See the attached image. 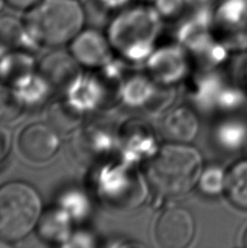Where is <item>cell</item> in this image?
<instances>
[{
    "label": "cell",
    "mask_w": 247,
    "mask_h": 248,
    "mask_svg": "<svg viewBox=\"0 0 247 248\" xmlns=\"http://www.w3.org/2000/svg\"><path fill=\"white\" fill-rule=\"evenodd\" d=\"M202 160L198 150L187 144L165 145L148 165L147 178L153 188L162 196L178 197L198 183Z\"/></svg>",
    "instance_id": "1"
},
{
    "label": "cell",
    "mask_w": 247,
    "mask_h": 248,
    "mask_svg": "<svg viewBox=\"0 0 247 248\" xmlns=\"http://www.w3.org/2000/svg\"><path fill=\"white\" fill-rule=\"evenodd\" d=\"M85 10L78 0H42L26 11V31L44 45L72 42L83 31Z\"/></svg>",
    "instance_id": "2"
},
{
    "label": "cell",
    "mask_w": 247,
    "mask_h": 248,
    "mask_svg": "<svg viewBox=\"0 0 247 248\" xmlns=\"http://www.w3.org/2000/svg\"><path fill=\"white\" fill-rule=\"evenodd\" d=\"M42 208L32 185L15 181L0 186V241L15 243L28 236L41 220Z\"/></svg>",
    "instance_id": "3"
},
{
    "label": "cell",
    "mask_w": 247,
    "mask_h": 248,
    "mask_svg": "<svg viewBox=\"0 0 247 248\" xmlns=\"http://www.w3.org/2000/svg\"><path fill=\"white\" fill-rule=\"evenodd\" d=\"M195 222L189 211L183 208H170L158 218L154 235L164 248H184L192 242Z\"/></svg>",
    "instance_id": "4"
},
{
    "label": "cell",
    "mask_w": 247,
    "mask_h": 248,
    "mask_svg": "<svg viewBox=\"0 0 247 248\" xmlns=\"http://www.w3.org/2000/svg\"><path fill=\"white\" fill-rule=\"evenodd\" d=\"M19 149L29 161L43 163L55 156L60 147L58 131L50 124L34 123L26 126L19 136Z\"/></svg>",
    "instance_id": "5"
},
{
    "label": "cell",
    "mask_w": 247,
    "mask_h": 248,
    "mask_svg": "<svg viewBox=\"0 0 247 248\" xmlns=\"http://www.w3.org/2000/svg\"><path fill=\"white\" fill-rule=\"evenodd\" d=\"M218 25L231 46L247 47V0H223L217 11Z\"/></svg>",
    "instance_id": "6"
},
{
    "label": "cell",
    "mask_w": 247,
    "mask_h": 248,
    "mask_svg": "<svg viewBox=\"0 0 247 248\" xmlns=\"http://www.w3.org/2000/svg\"><path fill=\"white\" fill-rule=\"evenodd\" d=\"M71 48L74 58L87 66H98L110 58L109 43L95 30L82 31L72 41Z\"/></svg>",
    "instance_id": "7"
},
{
    "label": "cell",
    "mask_w": 247,
    "mask_h": 248,
    "mask_svg": "<svg viewBox=\"0 0 247 248\" xmlns=\"http://www.w3.org/2000/svg\"><path fill=\"white\" fill-rule=\"evenodd\" d=\"M41 71L47 83L61 88L71 86L80 73L77 60L61 51L46 56L41 63Z\"/></svg>",
    "instance_id": "8"
},
{
    "label": "cell",
    "mask_w": 247,
    "mask_h": 248,
    "mask_svg": "<svg viewBox=\"0 0 247 248\" xmlns=\"http://www.w3.org/2000/svg\"><path fill=\"white\" fill-rule=\"evenodd\" d=\"M198 120L192 110L181 107L171 111L161 125L162 136L171 143L187 144L198 133Z\"/></svg>",
    "instance_id": "9"
},
{
    "label": "cell",
    "mask_w": 247,
    "mask_h": 248,
    "mask_svg": "<svg viewBox=\"0 0 247 248\" xmlns=\"http://www.w3.org/2000/svg\"><path fill=\"white\" fill-rule=\"evenodd\" d=\"M224 189L235 206L247 209V160L235 163L226 175Z\"/></svg>",
    "instance_id": "10"
},
{
    "label": "cell",
    "mask_w": 247,
    "mask_h": 248,
    "mask_svg": "<svg viewBox=\"0 0 247 248\" xmlns=\"http://www.w3.org/2000/svg\"><path fill=\"white\" fill-rule=\"evenodd\" d=\"M37 225L44 241L49 243L65 242L70 235V221L64 212L55 211L46 216L42 215Z\"/></svg>",
    "instance_id": "11"
},
{
    "label": "cell",
    "mask_w": 247,
    "mask_h": 248,
    "mask_svg": "<svg viewBox=\"0 0 247 248\" xmlns=\"http://www.w3.org/2000/svg\"><path fill=\"white\" fill-rule=\"evenodd\" d=\"M48 117H49L48 124H50L55 130L61 132L72 130L80 122V114L74 110V108L62 103L52 105Z\"/></svg>",
    "instance_id": "12"
},
{
    "label": "cell",
    "mask_w": 247,
    "mask_h": 248,
    "mask_svg": "<svg viewBox=\"0 0 247 248\" xmlns=\"http://www.w3.org/2000/svg\"><path fill=\"white\" fill-rule=\"evenodd\" d=\"M22 112V100L13 90L0 85V123L11 122Z\"/></svg>",
    "instance_id": "13"
},
{
    "label": "cell",
    "mask_w": 247,
    "mask_h": 248,
    "mask_svg": "<svg viewBox=\"0 0 247 248\" xmlns=\"http://www.w3.org/2000/svg\"><path fill=\"white\" fill-rule=\"evenodd\" d=\"M25 25L11 16H0V46H15L23 38Z\"/></svg>",
    "instance_id": "14"
},
{
    "label": "cell",
    "mask_w": 247,
    "mask_h": 248,
    "mask_svg": "<svg viewBox=\"0 0 247 248\" xmlns=\"http://www.w3.org/2000/svg\"><path fill=\"white\" fill-rule=\"evenodd\" d=\"M226 184V175L222 169L211 166L202 170L198 185L202 193L207 195H216L221 192Z\"/></svg>",
    "instance_id": "15"
},
{
    "label": "cell",
    "mask_w": 247,
    "mask_h": 248,
    "mask_svg": "<svg viewBox=\"0 0 247 248\" xmlns=\"http://www.w3.org/2000/svg\"><path fill=\"white\" fill-rule=\"evenodd\" d=\"M221 130V141L228 147H239L245 139L244 127L236 123H229Z\"/></svg>",
    "instance_id": "16"
},
{
    "label": "cell",
    "mask_w": 247,
    "mask_h": 248,
    "mask_svg": "<svg viewBox=\"0 0 247 248\" xmlns=\"http://www.w3.org/2000/svg\"><path fill=\"white\" fill-rule=\"evenodd\" d=\"M189 2L191 0H152L153 7L160 15H172L182 10Z\"/></svg>",
    "instance_id": "17"
},
{
    "label": "cell",
    "mask_w": 247,
    "mask_h": 248,
    "mask_svg": "<svg viewBox=\"0 0 247 248\" xmlns=\"http://www.w3.org/2000/svg\"><path fill=\"white\" fill-rule=\"evenodd\" d=\"M96 1L106 10H121L129 7L134 0H96Z\"/></svg>",
    "instance_id": "18"
},
{
    "label": "cell",
    "mask_w": 247,
    "mask_h": 248,
    "mask_svg": "<svg viewBox=\"0 0 247 248\" xmlns=\"http://www.w3.org/2000/svg\"><path fill=\"white\" fill-rule=\"evenodd\" d=\"M9 148H10V134L6 128L0 126V163L7 157Z\"/></svg>",
    "instance_id": "19"
},
{
    "label": "cell",
    "mask_w": 247,
    "mask_h": 248,
    "mask_svg": "<svg viewBox=\"0 0 247 248\" xmlns=\"http://www.w3.org/2000/svg\"><path fill=\"white\" fill-rule=\"evenodd\" d=\"M41 1L42 0H4V3L16 10L28 11Z\"/></svg>",
    "instance_id": "20"
},
{
    "label": "cell",
    "mask_w": 247,
    "mask_h": 248,
    "mask_svg": "<svg viewBox=\"0 0 247 248\" xmlns=\"http://www.w3.org/2000/svg\"><path fill=\"white\" fill-rule=\"evenodd\" d=\"M3 61H4V58H3V59H0V74L2 73V69H3Z\"/></svg>",
    "instance_id": "21"
},
{
    "label": "cell",
    "mask_w": 247,
    "mask_h": 248,
    "mask_svg": "<svg viewBox=\"0 0 247 248\" xmlns=\"http://www.w3.org/2000/svg\"><path fill=\"white\" fill-rule=\"evenodd\" d=\"M244 246L247 247V231H246L245 235H244Z\"/></svg>",
    "instance_id": "22"
},
{
    "label": "cell",
    "mask_w": 247,
    "mask_h": 248,
    "mask_svg": "<svg viewBox=\"0 0 247 248\" xmlns=\"http://www.w3.org/2000/svg\"><path fill=\"white\" fill-rule=\"evenodd\" d=\"M3 4H4V0H0V10H1Z\"/></svg>",
    "instance_id": "23"
}]
</instances>
